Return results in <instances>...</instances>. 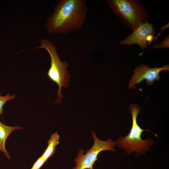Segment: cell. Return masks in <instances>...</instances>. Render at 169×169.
<instances>
[{"label": "cell", "mask_w": 169, "mask_h": 169, "mask_svg": "<svg viewBox=\"0 0 169 169\" xmlns=\"http://www.w3.org/2000/svg\"><path fill=\"white\" fill-rule=\"evenodd\" d=\"M85 0H59L45 24L47 33L66 34L81 28L88 12Z\"/></svg>", "instance_id": "1"}, {"label": "cell", "mask_w": 169, "mask_h": 169, "mask_svg": "<svg viewBox=\"0 0 169 169\" xmlns=\"http://www.w3.org/2000/svg\"><path fill=\"white\" fill-rule=\"evenodd\" d=\"M141 107L137 104L131 105L129 111L132 115V125L128 134L125 136H121L115 142L119 147L123 148L128 155L135 152L138 156L145 155L151 146L154 144L153 140L151 139L143 140L141 135L143 132L148 131L156 136L157 135L148 130H144L141 128L137 123V118L140 113Z\"/></svg>", "instance_id": "2"}, {"label": "cell", "mask_w": 169, "mask_h": 169, "mask_svg": "<svg viewBox=\"0 0 169 169\" xmlns=\"http://www.w3.org/2000/svg\"><path fill=\"white\" fill-rule=\"evenodd\" d=\"M36 48L44 49L49 55L50 65L47 72V75L49 78L58 86V96L55 101L57 103H60L63 97L61 93V89L62 87H68L70 81V76L67 69L68 64L65 61H61L56 46L47 39H41L40 45L35 48Z\"/></svg>", "instance_id": "3"}, {"label": "cell", "mask_w": 169, "mask_h": 169, "mask_svg": "<svg viewBox=\"0 0 169 169\" xmlns=\"http://www.w3.org/2000/svg\"><path fill=\"white\" fill-rule=\"evenodd\" d=\"M107 2L114 13L134 29L145 19L142 7L137 2L129 0H110Z\"/></svg>", "instance_id": "4"}, {"label": "cell", "mask_w": 169, "mask_h": 169, "mask_svg": "<svg viewBox=\"0 0 169 169\" xmlns=\"http://www.w3.org/2000/svg\"><path fill=\"white\" fill-rule=\"evenodd\" d=\"M92 136L94 140L93 145L85 154H84V150L79 151L78 156L74 160L76 166L73 169H93V166L98 160L97 157L100 153L104 151H115L114 147L116 145V143L111 139H108L105 141L101 140L93 131Z\"/></svg>", "instance_id": "5"}, {"label": "cell", "mask_w": 169, "mask_h": 169, "mask_svg": "<svg viewBox=\"0 0 169 169\" xmlns=\"http://www.w3.org/2000/svg\"><path fill=\"white\" fill-rule=\"evenodd\" d=\"M154 34L152 24L147 22H142L134 29L131 34L121 41L120 44L129 45L136 44L144 49L147 47L148 44H151L154 40Z\"/></svg>", "instance_id": "6"}, {"label": "cell", "mask_w": 169, "mask_h": 169, "mask_svg": "<svg viewBox=\"0 0 169 169\" xmlns=\"http://www.w3.org/2000/svg\"><path fill=\"white\" fill-rule=\"evenodd\" d=\"M169 64H166L161 68L157 67L152 68L144 64L140 65L134 70V74L132 76L128 85L130 90L136 88L135 85L139 84L144 80L148 85H151L154 81H158L160 79V73L163 70H169Z\"/></svg>", "instance_id": "7"}, {"label": "cell", "mask_w": 169, "mask_h": 169, "mask_svg": "<svg viewBox=\"0 0 169 169\" xmlns=\"http://www.w3.org/2000/svg\"><path fill=\"white\" fill-rule=\"evenodd\" d=\"M1 115L0 113V117ZM22 129V128L18 126H11L6 125L0 120V151L3 152L5 156L9 160L10 159V156L5 147L6 141L13 131Z\"/></svg>", "instance_id": "8"}, {"label": "cell", "mask_w": 169, "mask_h": 169, "mask_svg": "<svg viewBox=\"0 0 169 169\" xmlns=\"http://www.w3.org/2000/svg\"><path fill=\"white\" fill-rule=\"evenodd\" d=\"M59 136L57 132L51 135L48 141V146L41 156L47 161L55 152L56 146L59 144Z\"/></svg>", "instance_id": "9"}, {"label": "cell", "mask_w": 169, "mask_h": 169, "mask_svg": "<svg viewBox=\"0 0 169 169\" xmlns=\"http://www.w3.org/2000/svg\"><path fill=\"white\" fill-rule=\"evenodd\" d=\"M15 97V95H11L8 93L4 96H2L0 91V113L1 115L2 114L3 107L5 103L8 101L13 100Z\"/></svg>", "instance_id": "10"}, {"label": "cell", "mask_w": 169, "mask_h": 169, "mask_svg": "<svg viewBox=\"0 0 169 169\" xmlns=\"http://www.w3.org/2000/svg\"><path fill=\"white\" fill-rule=\"evenodd\" d=\"M169 36L168 35L164 38L159 44L154 45L153 47L151 49H163L166 48H169Z\"/></svg>", "instance_id": "11"}, {"label": "cell", "mask_w": 169, "mask_h": 169, "mask_svg": "<svg viewBox=\"0 0 169 169\" xmlns=\"http://www.w3.org/2000/svg\"><path fill=\"white\" fill-rule=\"evenodd\" d=\"M46 161L41 156L37 160L30 169H40Z\"/></svg>", "instance_id": "12"}]
</instances>
